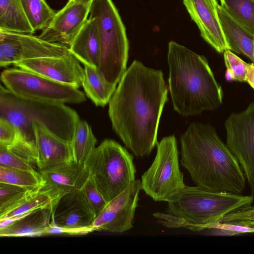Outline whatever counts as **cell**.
<instances>
[{
    "mask_svg": "<svg viewBox=\"0 0 254 254\" xmlns=\"http://www.w3.org/2000/svg\"><path fill=\"white\" fill-rule=\"evenodd\" d=\"M97 141L91 127L85 121L80 120L71 140L74 161L84 164L95 149Z\"/></svg>",
    "mask_w": 254,
    "mask_h": 254,
    "instance_id": "obj_23",
    "label": "cell"
},
{
    "mask_svg": "<svg viewBox=\"0 0 254 254\" xmlns=\"http://www.w3.org/2000/svg\"><path fill=\"white\" fill-rule=\"evenodd\" d=\"M68 47L70 52L84 65L98 68L101 42L96 17H89Z\"/></svg>",
    "mask_w": 254,
    "mask_h": 254,
    "instance_id": "obj_20",
    "label": "cell"
},
{
    "mask_svg": "<svg viewBox=\"0 0 254 254\" xmlns=\"http://www.w3.org/2000/svg\"><path fill=\"white\" fill-rule=\"evenodd\" d=\"M226 144L236 157L254 195V101L225 122Z\"/></svg>",
    "mask_w": 254,
    "mask_h": 254,
    "instance_id": "obj_10",
    "label": "cell"
},
{
    "mask_svg": "<svg viewBox=\"0 0 254 254\" xmlns=\"http://www.w3.org/2000/svg\"><path fill=\"white\" fill-rule=\"evenodd\" d=\"M51 205V199L46 194L39 192L32 196L18 207L0 217V221L15 218L35 210Z\"/></svg>",
    "mask_w": 254,
    "mask_h": 254,
    "instance_id": "obj_28",
    "label": "cell"
},
{
    "mask_svg": "<svg viewBox=\"0 0 254 254\" xmlns=\"http://www.w3.org/2000/svg\"><path fill=\"white\" fill-rule=\"evenodd\" d=\"M14 65L77 88L82 84L84 68L70 51L60 57L28 60L15 63Z\"/></svg>",
    "mask_w": 254,
    "mask_h": 254,
    "instance_id": "obj_14",
    "label": "cell"
},
{
    "mask_svg": "<svg viewBox=\"0 0 254 254\" xmlns=\"http://www.w3.org/2000/svg\"><path fill=\"white\" fill-rule=\"evenodd\" d=\"M209 0L214 5H216V3L217 2L216 0Z\"/></svg>",
    "mask_w": 254,
    "mask_h": 254,
    "instance_id": "obj_38",
    "label": "cell"
},
{
    "mask_svg": "<svg viewBox=\"0 0 254 254\" xmlns=\"http://www.w3.org/2000/svg\"><path fill=\"white\" fill-rule=\"evenodd\" d=\"M169 88L173 108L183 117L214 111L223 92L206 58L174 41L168 44Z\"/></svg>",
    "mask_w": 254,
    "mask_h": 254,
    "instance_id": "obj_3",
    "label": "cell"
},
{
    "mask_svg": "<svg viewBox=\"0 0 254 254\" xmlns=\"http://www.w3.org/2000/svg\"><path fill=\"white\" fill-rule=\"evenodd\" d=\"M92 232L88 230L72 229L50 224L43 232L44 235L67 234L70 235H85Z\"/></svg>",
    "mask_w": 254,
    "mask_h": 254,
    "instance_id": "obj_36",
    "label": "cell"
},
{
    "mask_svg": "<svg viewBox=\"0 0 254 254\" xmlns=\"http://www.w3.org/2000/svg\"><path fill=\"white\" fill-rule=\"evenodd\" d=\"M224 63L227 69V78L239 82H246L248 63H247L232 51L227 50L223 53Z\"/></svg>",
    "mask_w": 254,
    "mask_h": 254,
    "instance_id": "obj_29",
    "label": "cell"
},
{
    "mask_svg": "<svg viewBox=\"0 0 254 254\" xmlns=\"http://www.w3.org/2000/svg\"><path fill=\"white\" fill-rule=\"evenodd\" d=\"M93 0H68L38 36L50 42L70 46L89 14Z\"/></svg>",
    "mask_w": 254,
    "mask_h": 254,
    "instance_id": "obj_13",
    "label": "cell"
},
{
    "mask_svg": "<svg viewBox=\"0 0 254 254\" xmlns=\"http://www.w3.org/2000/svg\"><path fill=\"white\" fill-rule=\"evenodd\" d=\"M52 208L50 224L68 229L95 231L92 224L96 217L80 189L62 196Z\"/></svg>",
    "mask_w": 254,
    "mask_h": 254,
    "instance_id": "obj_15",
    "label": "cell"
},
{
    "mask_svg": "<svg viewBox=\"0 0 254 254\" xmlns=\"http://www.w3.org/2000/svg\"><path fill=\"white\" fill-rule=\"evenodd\" d=\"M26 16L35 31L45 29L56 12L45 0H20Z\"/></svg>",
    "mask_w": 254,
    "mask_h": 254,
    "instance_id": "obj_25",
    "label": "cell"
},
{
    "mask_svg": "<svg viewBox=\"0 0 254 254\" xmlns=\"http://www.w3.org/2000/svg\"><path fill=\"white\" fill-rule=\"evenodd\" d=\"M238 221H254V206L250 205L240 208L223 217L220 222H231Z\"/></svg>",
    "mask_w": 254,
    "mask_h": 254,
    "instance_id": "obj_34",
    "label": "cell"
},
{
    "mask_svg": "<svg viewBox=\"0 0 254 254\" xmlns=\"http://www.w3.org/2000/svg\"><path fill=\"white\" fill-rule=\"evenodd\" d=\"M16 135L15 127L7 120L0 117V144L10 145L14 141Z\"/></svg>",
    "mask_w": 254,
    "mask_h": 254,
    "instance_id": "obj_35",
    "label": "cell"
},
{
    "mask_svg": "<svg viewBox=\"0 0 254 254\" xmlns=\"http://www.w3.org/2000/svg\"><path fill=\"white\" fill-rule=\"evenodd\" d=\"M141 190V181L135 180L108 202L93 223L95 231L122 233L131 229Z\"/></svg>",
    "mask_w": 254,
    "mask_h": 254,
    "instance_id": "obj_12",
    "label": "cell"
},
{
    "mask_svg": "<svg viewBox=\"0 0 254 254\" xmlns=\"http://www.w3.org/2000/svg\"><path fill=\"white\" fill-rule=\"evenodd\" d=\"M7 147L12 153L25 161L30 164L36 163L38 153L35 145L26 140L17 130L14 141Z\"/></svg>",
    "mask_w": 254,
    "mask_h": 254,
    "instance_id": "obj_31",
    "label": "cell"
},
{
    "mask_svg": "<svg viewBox=\"0 0 254 254\" xmlns=\"http://www.w3.org/2000/svg\"><path fill=\"white\" fill-rule=\"evenodd\" d=\"M246 82L254 89V63L248 64Z\"/></svg>",
    "mask_w": 254,
    "mask_h": 254,
    "instance_id": "obj_37",
    "label": "cell"
},
{
    "mask_svg": "<svg viewBox=\"0 0 254 254\" xmlns=\"http://www.w3.org/2000/svg\"><path fill=\"white\" fill-rule=\"evenodd\" d=\"M90 17L96 18L101 42L99 70L117 85L127 70L129 44L125 26L112 0H93Z\"/></svg>",
    "mask_w": 254,
    "mask_h": 254,
    "instance_id": "obj_7",
    "label": "cell"
},
{
    "mask_svg": "<svg viewBox=\"0 0 254 254\" xmlns=\"http://www.w3.org/2000/svg\"><path fill=\"white\" fill-rule=\"evenodd\" d=\"M141 190L155 201L171 200L186 186L180 169L179 151L174 134L163 137L150 167L142 174Z\"/></svg>",
    "mask_w": 254,
    "mask_h": 254,
    "instance_id": "obj_8",
    "label": "cell"
},
{
    "mask_svg": "<svg viewBox=\"0 0 254 254\" xmlns=\"http://www.w3.org/2000/svg\"><path fill=\"white\" fill-rule=\"evenodd\" d=\"M40 188H24L0 183V217L39 192Z\"/></svg>",
    "mask_w": 254,
    "mask_h": 254,
    "instance_id": "obj_24",
    "label": "cell"
},
{
    "mask_svg": "<svg viewBox=\"0 0 254 254\" xmlns=\"http://www.w3.org/2000/svg\"><path fill=\"white\" fill-rule=\"evenodd\" d=\"M82 86L86 96L97 106L104 107L110 101L117 85L109 82L98 68L84 65Z\"/></svg>",
    "mask_w": 254,
    "mask_h": 254,
    "instance_id": "obj_21",
    "label": "cell"
},
{
    "mask_svg": "<svg viewBox=\"0 0 254 254\" xmlns=\"http://www.w3.org/2000/svg\"><path fill=\"white\" fill-rule=\"evenodd\" d=\"M0 79L8 90L26 99L62 104L86 100L84 94L76 87L19 67L3 70Z\"/></svg>",
    "mask_w": 254,
    "mask_h": 254,
    "instance_id": "obj_9",
    "label": "cell"
},
{
    "mask_svg": "<svg viewBox=\"0 0 254 254\" xmlns=\"http://www.w3.org/2000/svg\"><path fill=\"white\" fill-rule=\"evenodd\" d=\"M0 166L35 171L31 164L12 153L7 146L0 144Z\"/></svg>",
    "mask_w": 254,
    "mask_h": 254,
    "instance_id": "obj_32",
    "label": "cell"
},
{
    "mask_svg": "<svg viewBox=\"0 0 254 254\" xmlns=\"http://www.w3.org/2000/svg\"><path fill=\"white\" fill-rule=\"evenodd\" d=\"M40 170L55 168L74 162L71 141L64 139L38 124L32 126Z\"/></svg>",
    "mask_w": 254,
    "mask_h": 254,
    "instance_id": "obj_17",
    "label": "cell"
},
{
    "mask_svg": "<svg viewBox=\"0 0 254 254\" xmlns=\"http://www.w3.org/2000/svg\"><path fill=\"white\" fill-rule=\"evenodd\" d=\"M69 52V47L48 42L33 34L12 32L0 29V65L37 58L60 57Z\"/></svg>",
    "mask_w": 254,
    "mask_h": 254,
    "instance_id": "obj_11",
    "label": "cell"
},
{
    "mask_svg": "<svg viewBox=\"0 0 254 254\" xmlns=\"http://www.w3.org/2000/svg\"><path fill=\"white\" fill-rule=\"evenodd\" d=\"M191 19L197 26L202 38L219 53L229 50L216 5L209 0H183Z\"/></svg>",
    "mask_w": 254,
    "mask_h": 254,
    "instance_id": "obj_18",
    "label": "cell"
},
{
    "mask_svg": "<svg viewBox=\"0 0 254 254\" xmlns=\"http://www.w3.org/2000/svg\"><path fill=\"white\" fill-rule=\"evenodd\" d=\"M0 183L21 187L37 188L44 183L39 172L0 166Z\"/></svg>",
    "mask_w": 254,
    "mask_h": 254,
    "instance_id": "obj_26",
    "label": "cell"
},
{
    "mask_svg": "<svg viewBox=\"0 0 254 254\" xmlns=\"http://www.w3.org/2000/svg\"><path fill=\"white\" fill-rule=\"evenodd\" d=\"M206 229L213 230L215 234L233 235L242 233H254V228L235 223L217 222L207 227Z\"/></svg>",
    "mask_w": 254,
    "mask_h": 254,
    "instance_id": "obj_33",
    "label": "cell"
},
{
    "mask_svg": "<svg viewBox=\"0 0 254 254\" xmlns=\"http://www.w3.org/2000/svg\"><path fill=\"white\" fill-rule=\"evenodd\" d=\"M80 190L95 217H97L106 207L108 202L89 177Z\"/></svg>",
    "mask_w": 254,
    "mask_h": 254,
    "instance_id": "obj_30",
    "label": "cell"
},
{
    "mask_svg": "<svg viewBox=\"0 0 254 254\" xmlns=\"http://www.w3.org/2000/svg\"></svg>",
    "mask_w": 254,
    "mask_h": 254,
    "instance_id": "obj_39",
    "label": "cell"
},
{
    "mask_svg": "<svg viewBox=\"0 0 254 254\" xmlns=\"http://www.w3.org/2000/svg\"><path fill=\"white\" fill-rule=\"evenodd\" d=\"M0 29L27 34L35 32L20 0H0Z\"/></svg>",
    "mask_w": 254,
    "mask_h": 254,
    "instance_id": "obj_22",
    "label": "cell"
},
{
    "mask_svg": "<svg viewBox=\"0 0 254 254\" xmlns=\"http://www.w3.org/2000/svg\"><path fill=\"white\" fill-rule=\"evenodd\" d=\"M0 117L10 122L26 140L35 145L33 124L43 126L60 137L71 141L80 120L77 113L65 104L22 98L2 85Z\"/></svg>",
    "mask_w": 254,
    "mask_h": 254,
    "instance_id": "obj_4",
    "label": "cell"
},
{
    "mask_svg": "<svg viewBox=\"0 0 254 254\" xmlns=\"http://www.w3.org/2000/svg\"><path fill=\"white\" fill-rule=\"evenodd\" d=\"M51 205L15 218L0 221L1 237L39 236L51 223Z\"/></svg>",
    "mask_w": 254,
    "mask_h": 254,
    "instance_id": "obj_19",
    "label": "cell"
},
{
    "mask_svg": "<svg viewBox=\"0 0 254 254\" xmlns=\"http://www.w3.org/2000/svg\"><path fill=\"white\" fill-rule=\"evenodd\" d=\"M133 159L119 143L105 139L85 162L88 177L108 203L135 180Z\"/></svg>",
    "mask_w": 254,
    "mask_h": 254,
    "instance_id": "obj_6",
    "label": "cell"
},
{
    "mask_svg": "<svg viewBox=\"0 0 254 254\" xmlns=\"http://www.w3.org/2000/svg\"><path fill=\"white\" fill-rule=\"evenodd\" d=\"M167 94L162 71L137 60L122 76L109 102V116L114 130L135 156L148 155L157 145Z\"/></svg>",
    "mask_w": 254,
    "mask_h": 254,
    "instance_id": "obj_1",
    "label": "cell"
},
{
    "mask_svg": "<svg viewBox=\"0 0 254 254\" xmlns=\"http://www.w3.org/2000/svg\"><path fill=\"white\" fill-rule=\"evenodd\" d=\"M254 200L253 195L214 191L186 185L167 202V212L186 221L190 230L200 231L219 222L227 214L252 205Z\"/></svg>",
    "mask_w": 254,
    "mask_h": 254,
    "instance_id": "obj_5",
    "label": "cell"
},
{
    "mask_svg": "<svg viewBox=\"0 0 254 254\" xmlns=\"http://www.w3.org/2000/svg\"><path fill=\"white\" fill-rule=\"evenodd\" d=\"M181 164L197 187L241 194L246 177L238 160L207 123L190 124L180 137Z\"/></svg>",
    "mask_w": 254,
    "mask_h": 254,
    "instance_id": "obj_2",
    "label": "cell"
},
{
    "mask_svg": "<svg viewBox=\"0 0 254 254\" xmlns=\"http://www.w3.org/2000/svg\"><path fill=\"white\" fill-rule=\"evenodd\" d=\"M44 183L40 191L48 195L53 207L64 195L79 190L88 178L84 164L74 161L55 168L40 170Z\"/></svg>",
    "mask_w": 254,
    "mask_h": 254,
    "instance_id": "obj_16",
    "label": "cell"
},
{
    "mask_svg": "<svg viewBox=\"0 0 254 254\" xmlns=\"http://www.w3.org/2000/svg\"><path fill=\"white\" fill-rule=\"evenodd\" d=\"M221 5L234 18L254 34V0H220Z\"/></svg>",
    "mask_w": 254,
    "mask_h": 254,
    "instance_id": "obj_27",
    "label": "cell"
}]
</instances>
